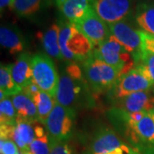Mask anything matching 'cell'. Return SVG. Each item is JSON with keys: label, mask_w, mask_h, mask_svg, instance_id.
Wrapping results in <instances>:
<instances>
[{"label": "cell", "mask_w": 154, "mask_h": 154, "mask_svg": "<svg viewBox=\"0 0 154 154\" xmlns=\"http://www.w3.org/2000/svg\"><path fill=\"white\" fill-rule=\"evenodd\" d=\"M93 94L78 63H69L61 73L55 97L58 104L75 112L93 108L95 104Z\"/></svg>", "instance_id": "cell-1"}, {"label": "cell", "mask_w": 154, "mask_h": 154, "mask_svg": "<svg viewBox=\"0 0 154 154\" xmlns=\"http://www.w3.org/2000/svg\"><path fill=\"white\" fill-rule=\"evenodd\" d=\"M59 46L63 59L78 63H84L94 55L93 44L69 22H60Z\"/></svg>", "instance_id": "cell-2"}, {"label": "cell", "mask_w": 154, "mask_h": 154, "mask_svg": "<svg viewBox=\"0 0 154 154\" xmlns=\"http://www.w3.org/2000/svg\"><path fill=\"white\" fill-rule=\"evenodd\" d=\"M82 71L94 94H101L115 88L121 73L115 67L93 55L82 63Z\"/></svg>", "instance_id": "cell-3"}, {"label": "cell", "mask_w": 154, "mask_h": 154, "mask_svg": "<svg viewBox=\"0 0 154 154\" xmlns=\"http://www.w3.org/2000/svg\"><path fill=\"white\" fill-rule=\"evenodd\" d=\"M134 23L133 17H131L109 24V28L111 35L114 36L127 51L132 55L135 65H137L140 63L142 59L143 48L141 30L134 28Z\"/></svg>", "instance_id": "cell-4"}, {"label": "cell", "mask_w": 154, "mask_h": 154, "mask_svg": "<svg viewBox=\"0 0 154 154\" xmlns=\"http://www.w3.org/2000/svg\"><path fill=\"white\" fill-rule=\"evenodd\" d=\"M75 111L66 108L57 102L45 123L50 144L66 142L72 134Z\"/></svg>", "instance_id": "cell-5"}, {"label": "cell", "mask_w": 154, "mask_h": 154, "mask_svg": "<svg viewBox=\"0 0 154 154\" xmlns=\"http://www.w3.org/2000/svg\"><path fill=\"white\" fill-rule=\"evenodd\" d=\"M94 55L107 64L115 67L121 73V76L135 67L132 55L112 35L94 49Z\"/></svg>", "instance_id": "cell-6"}, {"label": "cell", "mask_w": 154, "mask_h": 154, "mask_svg": "<svg viewBox=\"0 0 154 154\" xmlns=\"http://www.w3.org/2000/svg\"><path fill=\"white\" fill-rule=\"evenodd\" d=\"M33 80L39 89L56 97L59 82V75L51 57L43 53H35L32 56Z\"/></svg>", "instance_id": "cell-7"}, {"label": "cell", "mask_w": 154, "mask_h": 154, "mask_svg": "<svg viewBox=\"0 0 154 154\" xmlns=\"http://www.w3.org/2000/svg\"><path fill=\"white\" fill-rule=\"evenodd\" d=\"M154 86L148 72L142 64H137L129 72L122 75L113 88L116 99H123L136 92L147 91Z\"/></svg>", "instance_id": "cell-8"}, {"label": "cell", "mask_w": 154, "mask_h": 154, "mask_svg": "<svg viewBox=\"0 0 154 154\" xmlns=\"http://www.w3.org/2000/svg\"><path fill=\"white\" fill-rule=\"evenodd\" d=\"M136 5L135 0H92L94 11L108 24L133 17Z\"/></svg>", "instance_id": "cell-9"}, {"label": "cell", "mask_w": 154, "mask_h": 154, "mask_svg": "<svg viewBox=\"0 0 154 154\" xmlns=\"http://www.w3.org/2000/svg\"><path fill=\"white\" fill-rule=\"evenodd\" d=\"M75 27L89 39L94 49L110 38L109 24L96 14L93 8L74 23Z\"/></svg>", "instance_id": "cell-10"}, {"label": "cell", "mask_w": 154, "mask_h": 154, "mask_svg": "<svg viewBox=\"0 0 154 154\" xmlns=\"http://www.w3.org/2000/svg\"><path fill=\"white\" fill-rule=\"evenodd\" d=\"M11 75L17 88L22 91L33 82L32 57L27 52L20 54L11 67Z\"/></svg>", "instance_id": "cell-11"}, {"label": "cell", "mask_w": 154, "mask_h": 154, "mask_svg": "<svg viewBox=\"0 0 154 154\" xmlns=\"http://www.w3.org/2000/svg\"><path fill=\"white\" fill-rule=\"evenodd\" d=\"M122 142L117 134L109 128H100L93 138L87 154H104L119 147Z\"/></svg>", "instance_id": "cell-12"}, {"label": "cell", "mask_w": 154, "mask_h": 154, "mask_svg": "<svg viewBox=\"0 0 154 154\" xmlns=\"http://www.w3.org/2000/svg\"><path fill=\"white\" fill-rule=\"evenodd\" d=\"M17 111V121H26L31 123L38 122L37 107L33 98L24 91L11 97Z\"/></svg>", "instance_id": "cell-13"}, {"label": "cell", "mask_w": 154, "mask_h": 154, "mask_svg": "<svg viewBox=\"0 0 154 154\" xmlns=\"http://www.w3.org/2000/svg\"><path fill=\"white\" fill-rule=\"evenodd\" d=\"M56 7L72 24L92 8V0H54Z\"/></svg>", "instance_id": "cell-14"}, {"label": "cell", "mask_w": 154, "mask_h": 154, "mask_svg": "<svg viewBox=\"0 0 154 154\" xmlns=\"http://www.w3.org/2000/svg\"><path fill=\"white\" fill-rule=\"evenodd\" d=\"M121 109L128 112L146 111L154 109V96L147 91L136 92L120 99Z\"/></svg>", "instance_id": "cell-15"}, {"label": "cell", "mask_w": 154, "mask_h": 154, "mask_svg": "<svg viewBox=\"0 0 154 154\" xmlns=\"http://www.w3.org/2000/svg\"><path fill=\"white\" fill-rule=\"evenodd\" d=\"M133 19L140 30L154 35V0L139 1Z\"/></svg>", "instance_id": "cell-16"}, {"label": "cell", "mask_w": 154, "mask_h": 154, "mask_svg": "<svg viewBox=\"0 0 154 154\" xmlns=\"http://www.w3.org/2000/svg\"><path fill=\"white\" fill-rule=\"evenodd\" d=\"M0 43L2 47L6 49L11 55L18 54L25 49V39L17 28L11 26H1Z\"/></svg>", "instance_id": "cell-17"}, {"label": "cell", "mask_w": 154, "mask_h": 154, "mask_svg": "<svg viewBox=\"0 0 154 154\" xmlns=\"http://www.w3.org/2000/svg\"><path fill=\"white\" fill-rule=\"evenodd\" d=\"M59 22L52 23L43 33H38V38L41 41L46 54L56 59H62L60 46H59Z\"/></svg>", "instance_id": "cell-18"}, {"label": "cell", "mask_w": 154, "mask_h": 154, "mask_svg": "<svg viewBox=\"0 0 154 154\" xmlns=\"http://www.w3.org/2000/svg\"><path fill=\"white\" fill-rule=\"evenodd\" d=\"M33 123L26 121H17L15 127L13 141L17 144L21 151H29L30 145L35 138V132Z\"/></svg>", "instance_id": "cell-19"}, {"label": "cell", "mask_w": 154, "mask_h": 154, "mask_svg": "<svg viewBox=\"0 0 154 154\" xmlns=\"http://www.w3.org/2000/svg\"><path fill=\"white\" fill-rule=\"evenodd\" d=\"M33 99L37 107L38 122L45 125L48 116L57 103L56 99L54 97H51L47 93L40 90L33 97Z\"/></svg>", "instance_id": "cell-20"}, {"label": "cell", "mask_w": 154, "mask_h": 154, "mask_svg": "<svg viewBox=\"0 0 154 154\" xmlns=\"http://www.w3.org/2000/svg\"><path fill=\"white\" fill-rule=\"evenodd\" d=\"M45 0H13L10 9L18 17L29 18L41 10Z\"/></svg>", "instance_id": "cell-21"}, {"label": "cell", "mask_w": 154, "mask_h": 154, "mask_svg": "<svg viewBox=\"0 0 154 154\" xmlns=\"http://www.w3.org/2000/svg\"><path fill=\"white\" fill-rule=\"evenodd\" d=\"M12 64H1L0 67V99L11 97L21 92L15 85L11 75Z\"/></svg>", "instance_id": "cell-22"}, {"label": "cell", "mask_w": 154, "mask_h": 154, "mask_svg": "<svg viewBox=\"0 0 154 154\" xmlns=\"http://www.w3.org/2000/svg\"><path fill=\"white\" fill-rule=\"evenodd\" d=\"M35 138L30 145L29 151L33 154H50L51 144L47 131L41 125H34Z\"/></svg>", "instance_id": "cell-23"}, {"label": "cell", "mask_w": 154, "mask_h": 154, "mask_svg": "<svg viewBox=\"0 0 154 154\" xmlns=\"http://www.w3.org/2000/svg\"><path fill=\"white\" fill-rule=\"evenodd\" d=\"M17 118V111L11 98L7 97L2 99L0 102V124L16 126Z\"/></svg>", "instance_id": "cell-24"}, {"label": "cell", "mask_w": 154, "mask_h": 154, "mask_svg": "<svg viewBox=\"0 0 154 154\" xmlns=\"http://www.w3.org/2000/svg\"><path fill=\"white\" fill-rule=\"evenodd\" d=\"M142 64L148 72V75L154 85V53L143 51V56L140 63Z\"/></svg>", "instance_id": "cell-25"}, {"label": "cell", "mask_w": 154, "mask_h": 154, "mask_svg": "<svg viewBox=\"0 0 154 154\" xmlns=\"http://www.w3.org/2000/svg\"><path fill=\"white\" fill-rule=\"evenodd\" d=\"M17 145L11 140H0V151L1 154H19Z\"/></svg>", "instance_id": "cell-26"}, {"label": "cell", "mask_w": 154, "mask_h": 154, "mask_svg": "<svg viewBox=\"0 0 154 154\" xmlns=\"http://www.w3.org/2000/svg\"><path fill=\"white\" fill-rule=\"evenodd\" d=\"M50 154H75L67 142L56 143L51 146Z\"/></svg>", "instance_id": "cell-27"}, {"label": "cell", "mask_w": 154, "mask_h": 154, "mask_svg": "<svg viewBox=\"0 0 154 154\" xmlns=\"http://www.w3.org/2000/svg\"><path fill=\"white\" fill-rule=\"evenodd\" d=\"M141 38L143 51L154 53V35L146 33L141 30Z\"/></svg>", "instance_id": "cell-28"}, {"label": "cell", "mask_w": 154, "mask_h": 154, "mask_svg": "<svg viewBox=\"0 0 154 154\" xmlns=\"http://www.w3.org/2000/svg\"><path fill=\"white\" fill-rule=\"evenodd\" d=\"M133 148L129 147L128 146H127L125 144H122L119 147H117V148L114 149V150L104 154H130Z\"/></svg>", "instance_id": "cell-29"}, {"label": "cell", "mask_w": 154, "mask_h": 154, "mask_svg": "<svg viewBox=\"0 0 154 154\" xmlns=\"http://www.w3.org/2000/svg\"><path fill=\"white\" fill-rule=\"evenodd\" d=\"M13 0H0V8L3 11L6 7H11Z\"/></svg>", "instance_id": "cell-30"}, {"label": "cell", "mask_w": 154, "mask_h": 154, "mask_svg": "<svg viewBox=\"0 0 154 154\" xmlns=\"http://www.w3.org/2000/svg\"><path fill=\"white\" fill-rule=\"evenodd\" d=\"M130 154H140V151L137 150L136 148H133L132 152H131V153Z\"/></svg>", "instance_id": "cell-31"}, {"label": "cell", "mask_w": 154, "mask_h": 154, "mask_svg": "<svg viewBox=\"0 0 154 154\" xmlns=\"http://www.w3.org/2000/svg\"><path fill=\"white\" fill-rule=\"evenodd\" d=\"M149 114L152 116V118L154 119V109H152V110H150V111H149Z\"/></svg>", "instance_id": "cell-32"}, {"label": "cell", "mask_w": 154, "mask_h": 154, "mask_svg": "<svg viewBox=\"0 0 154 154\" xmlns=\"http://www.w3.org/2000/svg\"><path fill=\"white\" fill-rule=\"evenodd\" d=\"M21 154H33L30 151H27V152H23V151H21Z\"/></svg>", "instance_id": "cell-33"}, {"label": "cell", "mask_w": 154, "mask_h": 154, "mask_svg": "<svg viewBox=\"0 0 154 154\" xmlns=\"http://www.w3.org/2000/svg\"><path fill=\"white\" fill-rule=\"evenodd\" d=\"M140 1H146V0H140Z\"/></svg>", "instance_id": "cell-34"}]
</instances>
